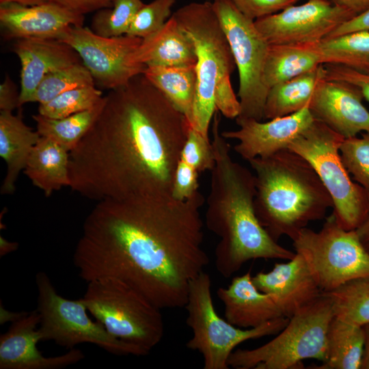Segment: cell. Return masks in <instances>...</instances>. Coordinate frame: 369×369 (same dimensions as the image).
Segmentation results:
<instances>
[{"label": "cell", "instance_id": "44dd1931", "mask_svg": "<svg viewBox=\"0 0 369 369\" xmlns=\"http://www.w3.org/2000/svg\"><path fill=\"white\" fill-rule=\"evenodd\" d=\"M217 295L223 303L225 318L240 328H254L284 316L274 299L256 286L250 271L234 277Z\"/></svg>", "mask_w": 369, "mask_h": 369}, {"label": "cell", "instance_id": "f546056e", "mask_svg": "<svg viewBox=\"0 0 369 369\" xmlns=\"http://www.w3.org/2000/svg\"><path fill=\"white\" fill-rule=\"evenodd\" d=\"M323 64L345 66L369 73V31H357L318 43Z\"/></svg>", "mask_w": 369, "mask_h": 369}, {"label": "cell", "instance_id": "9a60e30c", "mask_svg": "<svg viewBox=\"0 0 369 369\" xmlns=\"http://www.w3.org/2000/svg\"><path fill=\"white\" fill-rule=\"evenodd\" d=\"M314 120L308 104L292 114L266 122L238 117L236 122L239 129L223 131L221 135L226 139L238 140L234 150L248 161L256 157H267L288 148L291 141Z\"/></svg>", "mask_w": 369, "mask_h": 369}, {"label": "cell", "instance_id": "8fae6325", "mask_svg": "<svg viewBox=\"0 0 369 369\" xmlns=\"http://www.w3.org/2000/svg\"><path fill=\"white\" fill-rule=\"evenodd\" d=\"M36 284L42 341L52 340L68 349L90 343L115 355L148 354L141 347L112 336L98 320H92L81 298L71 300L59 295L45 272L36 273Z\"/></svg>", "mask_w": 369, "mask_h": 369}, {"label": "cell", "instance_id": "7a4b0ae2", "mask_svg": "<svg viewBox=\"0 0 369 369\" xmlns=\"http://www.w3.org/2000/svg\"><path fill=\"white\" fill-rule=\"evenodd\" d=\"M190 125L143 74L133 77L104 96L97 118L70 152V187L98 202L171 195Z\"/></svg>", "mask_w": 369, "mask_h": 369}, {"label": "cell", "instance_id": "6da1fadb", "mask_svg": "<svg viewBox=\"0 0 369 369\" xmlns=\"http://www.w3.org/2000/svg\"><path fill=\"white\" fill-rule=\"evenodd\" d=\"M203 203L200 191L184 201L169 195L98 202L74 249L79 275L86 282L115 277L160 309L184 308L191 281L209 263Z\"/></svg>", "mask_w": 369, "mask_h": 369}, {"label": "cell", "instance_id": "277c9868", "mask_svg": "<svg viewBox=\"0 0 369 369\" xmlns=\"http://www.w3.org/2000/svg\"><path fill=\"white\" fill-rule=\"evenodd\" d=\"M254 172L256 216L275 241L292 240L309 223L323 219L332 200L318 174L288 148L248 161Z\"/></svg>", "mask_w": 369, "mask_h": 369}, {"label": "cell", "instance_id": "7402d4cb", "mask_svg": "<svg viewBox=\"0 0 369 369\" xmlns=\"http://www.w3.org/2000/svg\"><path fill=\"white\" fill-rule=\"evenodd\" d=\"M131 61L146 67L194 66L197 56L192 40L172 15L159 31L142 40Z\"/></svg>", "mask_w": 369, "mask_h": 369}, {"label": "cell", "instance_id": "8d00e7d4", "mask_svg": "<svg viewBox=\"0 0 369 369\" xmlns=\"http://www.w3.org/2000/svg\"><path fill=\"white\" fill-rule=\"evenodd\" d=\"M180 159L199 173L211 171L215 166V159L209 137L203 135L190 125Z\"/></svg>", "mask_w": 369, "mask_h": 369}, {"label": "cell", "instance_id": "ffe728a7", "mask_svg": "<svg viewBox=\"0 0 369 369\" xmlns=\"http://www.w3.org/2000/svg\"><path fill=\"white\" fill-rule=\"evenodd\" d=\"M14 52L20 62V107L30 102L46 74L81 61L72 48L56 39H18L14 45Z\"/></svg>", "mask_w": 369, "mask_h": 369}, {"label": "cell", "instance_id": "4dcf8cb0", "mask_svg": "<svg viewBox=\"0 0 369 369\" xmlns=\"http://www.w3.org/2000/svg\"><path fill=\"white\" fill-rule=\"evenodd\" d=\"M323 294L330 299L334 317L359 326L369 323V276Z\"/></svg>", "mask_w": 369, "mask_h": 369}, {"label": "cell", "instance_id": "484cf974", "mask_svg": "<svg viewBox=\"0 0 369 369\" xmlns=\"http://www.w3.org/2000/svg\"><path fill=\"white\" fill-rule=\"evenodd\" d=\"M325 77L324 64L271 87L265 101L264 118L292 114L308 105L320 79Z\"/></svg>", "mask_w": 369, "mask_h": 369}, {"label": "cell", "instance_id": "5bb4252c", "mask_svg": "<svg viewBox=\"0 0 369 369\" xmlns=\"http://www.w3.org/2000/svg\"><path fill=\"white\" fill-rule=\"evenodd\" d=\"M355 14L330 0H308L254 21L269 44L318 43Z\"/></svg>", "mask_w": 369, "mask_h": 369}, {"label": "cell", "instance_id": "9c48e42d", "mask_svg": "<svg viewBox=\"0 0 369 369\" xmlns=\"http://www.w3.org/2000/svg\"><path fill=\"white\" fill-rule=\"evenodd\" d=\"M344 139L315 119L288 148L312 166L332 200L333 213L340 226L355 230L369 208V195L344 165L340 153Z\"/></svg>", "mask_w": 369, "mask_h": 369}, {"label": "cell", "instance_id": "4316f807", "mask_svg": "<svg viewBox=\"0 0 369 369\" xmlns=\"http://www.w3.org/2000/svg\"><path fill=\"white\" fill-rule=\"evenodd\" d=\"M364 348L363 327L333 317L327 333L326 359L317 368H361Z\"/></svg>", "mask_w": 369, "mask_h": 369}, {"label": "cell", "instance_id": "c3c4849f", "mask_svg": "<svg viewBox=\"0 0 369 369\" xmlns=\"http://www.w3.org/2000/svg\"><path fill=\"white\" fill-rule=\"evenodd\" d=\"M44 2H46L45 0H0V5L15 3L29 6L40 4Z\"/></svg>", "mask_w": 369, "mask_h": 369}, {"label": "cell", "instance_id": "bcb514c9", "mask_svg": "<svg viewBox=\"0 0 369 369\" xmlns=\"http://www.w3.org/2000/svg\"><path fill=\"white\" fill-rule=\"evenodd\" d=\"M362 327L364 331V348L361 368L369 369V323Z\"/></svg>", "mask_w": 369, "mask_h": 369}, {"label": "cell", "instance_id": "3957f363", "mask_svg": "<svg viewBox=\"0 0 369 369\" xmlns=\"http://www.w3.org/2000/svg\"><path fill=\"white\" fill-rule=\"evenodd\" d=\"M219 123L217 110L211 127L215 164L210 171L205 219L207 228L219 238L215 249V268L229 278L249 260H288L295 252L274 241L260 223L254 208L255 176L232 160Z\"/></svg>", "mask_w": 369, "mask_h": 369}, {"label": "cell", "instance_id": "d4e9b609", "mask_svg": "<svg viewBox=\"0 0 369 369\" xmlns=\"http://www.w3.org/2000/svg\"><path fill=\"white\" fill-rule=\"evenodd\" d=\"M318 43L269 44L264 70L268 89L323 64Z\"/></svg>", "mask_w": 369, "mask_h": 369}, {"label": "cell", "instance_id": "2e32d148", "mask_svg": "<svg viewBox=\"0 0 369 369\" xmlns=\"http://www.w3.org/2000/svg\"><path fill=\"white\" fill-rule=\"evenodd\" d=\"M355 86L327 79L318 82L309 108L314 118L345 138L369 132V111Z\"/></svg>", "mask_w": 369, "mask_h": 369}, {"label": "cell", "instance_id": "1f68e13d", "mask_svg": "<svg viewBox=\"0 0 369 369\" xmlns=\"http://www.w3.org/2000/svg\"><path fill=\"white\" fill-rule=\"evenodd\" d=\"M95 85L90 71L78 62L46 74L38 85L30 102H47L59 94L74 88Z\"/></svg>", "mask_w": 369, "mask_h": 369}, {"label": "cell", "instance_id": "83f0119b", "mask_svg": "<svg viewBox=\"0 0 369 369\" xmlns=\"http://www.w3.org/2000/svg\"><path fill=\"white\" fill-rule=\"evenodd\" d=\"M143 74L190 122L197 86L195 66L146 67Z\"/></svg>", "mask_w": 369, "mask_h": 369}, {"label": "cell", "instance_id": "f6af8a7d", "mask_svg": "<svg viewBox=\"0 0 369 369\" xmlns=\"http://www.w3.org/2000/svg\"><path fill=\"white\" fill-rule=\"evenodd\" d=\"M355 230L361 244L369 253V208L362 221Z\"/></svg>", "mask_w": 369, "mask_h": 369}, {"label": "cell", "instance_id": "ee69618b", "mask_svg": "<svg viewBox=\"0 0 369 369\" xmlns=\"http://www.w3.org/2000/svg\"><path fill=\"white\" fill-rule=\"evenodd\" d=\"M336 5L345 8L355 15L369 8V0H330Z\"/></svg>", "mask_w": 369, "mask_h": 369}, {"label": "cell", "instance_id": "ba28073f", "mask_svg": "<svg viewBox=\"0 0 369 369\" xmlns=\"http://www.w3.org/2000/svg\"><path fill=\"white\" fill-rule=\"evenodd\" d=\"M211 279L204 271L191 282L185 308L187 325L193 335L186 344L203 357L204 369H228V359L235 348L249 340L277 334L289 318L282 316L260 326L243 329L218 315L211 294Z\"/></svg>", "mask_w": 369, "mask_h": 369}, {"label": "cell", "instance_id": "5b68a950", "mask_svg": "<svg viewBox=\"0 0 369 369\" xmlns=\"http://www.w3.org/2000/svg\"><path fill=\"white\" fill-rule=\"evenodd\" d=\"M172 15L192 40L197 56V86L190 124L208 137L217 110L215 89L219 82L230 79L234 59L212 2H191Z\"/></svg>", "mask_w": 369, "mask_h": 369}, {"label": "cell", "instance_id": "52a82bcc", "mask_svg": "<svg viewBox=\"0 0 369 369\" xmlns=\"http://www.w3.org/2000/svg\"><path fill=\"white\" fill-rule=\"evenodd\" d=\"M81 298L87 310L112 336L148 353L162 340L161 310L124 281L112 277L87 282Z\"/></svg>", "mask_w": 369, "mask_h": 369}, {"label": "cell", "instance_id": "d6a6232c", "mask_svg": "<svg viewBox=\"0 0 369 369\" xmlns=\"http://www.w3.org/2000/svg\"><path fill=\"white\" fill-rule=\"evenodd\" d=\"M144 4L142 0H113L111 7L96 11L91 29L104 37L126 35L134 17Z\"/></svg>", "mask_w": 369, "mask_h": 369}, {"label": "cell", "instance_id": "836d02e7", "mask_svg": "<svg viewBox=\"0 0 369 369\" xmlns=\"http://www.w3.org/2000/svg\"><path fill=\"white\" fill-rule=\"evenodd\" d=\"M103 96L102 91L95 85L74 88L39 104L38 113L50 118H65L93 108Z\"/></svg>", "mask_w": 369, "mask_h": 369}, {"label": "cell", "instance_id": "d6986e66", "mask_svg": "<svg viewBox=\"0 0 369 369\" xmlns=\"http://www.w3.org/2000/svg\"><path fill=\"white\" fill-rule=\"evenodd\" d=\"M84 15L52 2L0 5V23L9 38L57 39L68 27L83 25Z\"/></svg>", "mask_w": 369, "mask_h": 369}, {"label": "cell", "instance_id": "603a6c76", "mask_svg": "<svg viewBox=\"0 0 369 369\" xmlns=\"http://www.w3.org/2000/svg\"><path fill=\"white\" fill-rule=\"evenodd\" d=\"M23 121L20 113L0 112V156L6 165V174L1 187V193L11 195L16 190V182L26 167L30 154L40 138Z\"/></svg>", "mask_w": 369, "mask_h": 369}, {"label": "cell", "instance_id": "7dc6e473", "mask_svg": "<svg viewBox=\"0 0 369 369\" xmlns=\"http://www.w3.org/2000/svg\"><path fill=\"white\" fill-rule=\"evenodd\" d=\"M18 244L16 242H10L5 238L0 236V256L13 252L17 249Z\"/></svg>", "mask_w": 369, "mask_h": 369}, {"label": "cell", "instance_id": "7bdbcfd3", "mask_svg": "<svg viewBox=\"0 0 369 369\" xmlns=\"http://www.w3.org/2000/svg\"><path fill=\"white\" fill-rule=\"evenodd\" d=\"M19 95L15 85L8 76L0 85V109L1 111H12L19 108Z\"/></svg>", "mask_w": 369, "mask_h": 369}, {"label": "cell", "instance_id": "f35d334b", "mask_svg": "<svg viewBox=\"0 0 369 369\" xmlns=\"http://www.w3.org/2000/svg\"><path fill=\"white\" fill-rule=\"evenodd\" d=\"M247 18L256 20L277 13L299 0H230Z\"/></svg>", "mask_w": 369, "mask_h": 369}, {"label": "cell", "instance_id": "4fadbf2b", "mask_svg": "<svg viewBox=\"0 0 369 369\" xmlns=\"http://www.w3.org/2000/svg\"><path fill=\"white\" fill-rule=\"evenodd\" d=\"M79 55L95 83L104 88L115 89L143 74L146 66L131 61L142 39L129 35L104 37L91 29L70 26L58 37Z\"/></svg>", "mask_w": 369, "mask_h": 369}, {"label": "cell", "instance_id": "ab89813d", "mask_svg": "<svg viewBox=\"0 0 369 369\" xmlns=\"http://www.w3.org/2000/svg\"><path fill=\"white\" fill-rule=\"evenodd\" d=\"M324 67L327 79L345 81L355 86L361 92L363 98L369 102V73L340 64H326Z\"/></svg>", "mask_w": 369, "mask_h": 369}, {"label": "cell", "instance_id": "7c38bea8", "mask_svg": "<svg viewBox=\"0 0 369 369\" xmlns=\"http://www.w3.org/2000/svg\"><path fill=\"white\" fill-rule=\"evenodd\" d=\"M212 3L238 71L241 113L238 117L262 121L269 92L264 70L269 44L254 20L240 12L230 0H213Z\"/></svg>", "mask_w": 369, "mask_h": 369}, {"label": "cell", "instance_id": "30bf717a", "mask_svg": "<svg viewBox=\"0 0 369 369\" xmlns=\"http://www.w3.org/2000/svg\"><path fill=\"white\" fill-rule=\"evenodd\" d=\"M322 292L369 276V253L355 230L344 228L332 213L319 231L305 228L292 240Z\"/></svg>", "mask_w": 369, "mask_h": 369}, {"label": "cell", "instance_id": "74e56055", "mask_svg": "<svg viewBox=\"0 0 369 369\" xmlns=\"http://www.w3.org/2000/svg\"><path fill=\"white\" fill-rule=\"evenodd\" d=\"M199 172L182 159L177 164L172 187V196L180 201L192 197L199 192Z\"/></svg>", "mask_w": 369, "mask_h": 369}, {"label": "cell", "instance_id": "cb8c5ba5", "mask_svg": "<svg viewBox=\"0 0 369 369\" xmlns=\"http://www.w3.org/2000/svg\"><path fill=\"white\" fill-rule=\"evenodd\" d=\"M69 155L70 152L55 141L40 137L23 172L34 186L49 197L54 191L70 185Z\"/></svg>", "mask_w": 369, "mask_h": 369}, {"label": "cell", "instance_id": "f1b7e54d", "mask_svg": "<svg viewBox=\"0 0 369 369\" xmlns=\"http://www.w3.org/2000/svg\"><path fill=\"white\" fill-rule=\"evenodd\" d=\"M103 103L104 96L93 108L62 118H50L39 113L34 115L36 131L41 137L55 141L70 152L92 126Z\"/></svg>", "mask_w": 369, "mask_h": 369}, {"label": "cell", "instance_id": "b9f144b4", "mask_svg": "<svg viewBox=\"0 0 369 369\" xmlns=\"http://www.w3.org/2000/svg\"><path fill=\"white\" fill-rule=\"evenodd\" d=\"M357 31H369V8L341 24L324 39Z\"/></svg>", "mask_w": 369, "mask_h": 369}, {"label": "cell", "instance_id": "ac0fdd59", "mask_svg": "<svg viewBox=\"0 0 369 369\" xmlns=\"http://www.w3.org/2000/svg\"><path fill=\"white\" fill-rule=\"evenodd\" d=\"M252 280L260 291L269 295L282 315L291 318L316 301L322 291L301 256L275 263L268 272H259Z\"/></svg>", "mask_w": 369, "mask_h": 369}, {"label": "cell", "instance_id": "8992f818", "mask_svg": "<svg viewBox=\"0 0 369 369\" xmlns=\"http://www.w3.org/2000/svg\"><path fill=\"white\" fill-rule=\"evenodd\" d=\"M334 317L330 299L323 294L289 318L276 337L253 349H237L230 355L229 367L236 369H299L303 361L324 362L327 333Z\"/></svg>", "mask_w": 369, "mask_h": 369}, {"label": "cell", "instance_id": "e0dca14e", "mask_svg": "<svg viewBox=\"0 0 369 369\" xmlns=\"http://www.w3.org/2000/svg\"><path fill=\"white\" fill-rule=\"evenodd\" d=\"M40 315L36 309L12 321L0 336V369H59L74 364L85 357L79 348L66 353L45 357L37 348L42 341L38 330Z\"/></svg>", "mask_w": 369, "mask_h": 369}, {"label": "cell", "instance_id": "d590c367", "mask_svg": "<svg viewBox=\"0 0 369 369\" xmlns=\"http://www.w3.org/2000/svg\"><path fill=\"white\" fill-rule=\"evenodd\" d=\"M176 0H152L137 12L127 35L145 39L157 31L171 17L172 8Z\"/></svg>", "mask_w": 369, "mask_h": 369}, {"label": "cell", "instance_id": "e575fe53", "mask_svg": "<svg viewBox=\"0 0 369 369\" xmlns=\"http://www.w3.org/2000/svg\"><path fill=\"white\" fill-rule=\"evenodd\" d=\"M340 153L353 180L369 195V132L361 133L360 137L344 139Z\"/></svg>", "mask_w": 369, "mask_h": 369}, {"label": "cell", "instance_id": "60d3db41", "mask_svg": "<svg viewBox=\"0 0 369 369\" xmlns=\"http://www.w3.org/2000/svg\"><path fill=\"white\" fill-rule=\"evenodd\" d=\"M57 4L74 13L84 15L99 10L110 8L113 0H45Z\"/></svg>", "mask_w": 369, "mask_h": 369}]
</instances>
